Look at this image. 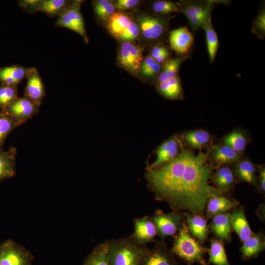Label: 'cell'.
<instances>
[{
  "label": "cell",
  "instance_id": "cell-1",
  "mask_svg": "<svg viewBox=\"0 0 265 265\" xmlns=\"http://www.w3.org/2000/svg\"><path fill=\"white\" fill-rule=\"evenodd\" d=\"M210 148L196 154L183 147L172 160L155 169L146 168L148 188L156 199L165 201L173 211L204 215L208 199L224 193L210 185L215 169L208 164Z\"/></svg>",
  "mask_w": 265,
  "mask_h": 265
},
{
  "label": "cell",
  "instance_id": "cell-2",
  "mask_svg": "<svg viewBox=\"0 0 265 265\" xmlns=\"http://www.w3.org/2000/svg\"><path fill=\"white\" fill-rule=\"evenodd\" d=\"M108 242L109 265H139L148 249L137 243L132 235Z\"/></svg>",
  "mask_w": 265,
  "mask_h": 265
},
{
  "label": "cell",
  "instance_id": "cell-3",
  "mask_svg": "<svg viewBox=\"0 0 265 265\" xmlns=\"http://www.w3.org/2000/svg\"><path fill=\"white\" fill-rule=\"evenodd\" d=\"M171 248L174 255L183 259L187 265L198 263L207 265L204 255L206 250L189 232L184 222Z\"/></svg>",
  "mask_w": 265,
  "mask_h": 265
},
{
  "label": "cell",
  "instance_id": "cell-4",
  "mask_svg": "<svg viewBox=\"0 0 265 265\" xmlns=\"http://www.w3.org/2000/svg\"><path fill=\"white\" fill-rule=\"evenodd\" d=\"M84 1L72 0L69 6L58 16L54 26L68 28L81 36L84 42L89 41L80 8Z\"/></svg>",
  "mask_w": 265,
  "mask_h": 265
},
{
  "label": "cell",
  "instance_id": "cell-5",
  "mask_svg": "<svg viewBox=\"0 0 265 265\" xmlns=\"http://www.w3.org/2000/svg\"><path fill=\"white\" fill-rule=\"evenodd\" d=\"M175 16L164 17L154 14L140 13L136 18V23L140 33L146 39L156 40L161 38L167 32L169 22Z\"/></svg>",
  "mask_w": 265,
  "mask_h": 265
},
{
  "label": "cell",
  "instance_id": "cell-6",
  "mask_svg": "<svg viewBox=\"0 0 265 265\" xmlns=\"http://www.w3.org/2000/svg\"><path fill=\"white\" fill-rule=\"evenodd\" d=\"M160 240L164 241L168 237H175L184 222L185 217L180 212L173 211L165 213L161 210H157L151 216Z\"/></svg>",
  "mask_w": 265,
  "mask_h": 265
},
{
  "label": "cell",
  "instance_id": "cell-7",
  "mask_svg": "<svg viewBox=\"0 0 265 265\" xmlns=\"http://www.w3.org/2000/svg\"><path fill=\"white\" fill-rule=\"evenodd\" d=\"M33 260L29 250L11 239L0 244V265H31Z\"/></svg>",
  "mask_w": 265,
  "mask_h": 265
},
{
  "label": "cell",
  "instance_id": "cell-8",
  "mask_svg": "<svg viewBox=\"0 0 265 265\" xmlns=\"http://www.w3.org/2000/svg\"><path fill=\"white\" fill-rule=\"evenodd\" d=\"M143 59L142 49L132 42H123L117 54L121 67L134 76H138Z\"/></svg>",
  "mask_w": 265,
  "mask_h": 265
},
{
  "label": "cell",
  "instance_id": "cell-9",
  "mask_svg": "<svg viewBox=\"0 0 265 265\" xmlns=\"http://www.w3.org/2000/svg\"><path fill=\"white\" fill-rule=\"evenodd\" d=\"M139 265H178L175 255L164 241L156 240L148 248Z\"/></svg>",
  "mask_w": 265,
  "mask_h": 265
},
{
  "label": "cell",
  "instance_id": "cell-10",
  "mask_svg": "<svg viewBox=\"0 0 265 265\" xmlns=\"http://www.w3.org/2000/svg\"><path fill=\"white\" fill-rule=\"evenodd\" d=\"M184 146L179 135H175L163 141L155 150L156 159L147 168H159L174 159L181 152Z\"/></svg>",
  "mask_w": 265,
  "mask_h": 265
},
{
  "label": "cell",
  "instance_id": "cell-11",
  "mask_svg": "<svg viewBox=\"0 0 265 265\" xmlns=\"http://www.w3.org/2000/svg\"><path fill=\"white\" fill-rule=\"evenodd\" d=\"M40 107L24 96L18 97L4 110L1 111L21 125L37 114Z\"/></svg>",
  "mask_w": 265,
  "mask_h": 265
},
{
  "label": "cell",
  "instance_id": "cell-12",
  "mask_svg": "<svg viewBox=\"0 0 265 265\" xmlns=\"http://www.w3.org/2000/svg\"><path fill=\"white\" fill-rule=\"evenodd\" d=\"M228 0H184L179 2L181 4V13L187 19L203 15H212L215 7L221 3L228 4Z\"/></svg>",
  "mask_w": 265,
  "mask_h": 265
},
{
  "label": "cell",
  "instance_id": "cell-13",
  "mask_svg": "<svg viewBox=\"0 0 265 265\" xmlns=\"http://www.w3.org/2000/svg\"><path fill=\"white\" fill-rule=\"evenodd\" d=\"M168 40L170 49L179 55L189 54L194 41L192 33L186 26L171 30Z\"/></svg>",
  "mask_w": 265,
  "mask_h": 265
},
{
  "label": "cell",
  "instance_id": "cell-14",
  "mask_svg": "<svg viewBox=\"0 0 265 265\" xmlns=\"http://www.w3.org/2000/svg\"><path fill=\"white\" fill-rule=\"evenodd\" d=\"M24 96L40 107L46 95V89L36 67H31L27 77Z\"/></svg>",
  "mask_w": 265,
  "mask_h": 265
},
{
  "label": "cell",
  "instance_id": "cell-15",
  "mask_svg": "<svg viewBox=\"0 0 265 265\" xmlns=\"http://www.w3.org/2000/svg\"><path fill=\"white\" fill-rule=\"evenodd\" d=\"M133 224L134 232L132 236L137 243L146 245L147 243L156 241L157 230L151 216L146 215L135 218Z\"/></svg>",
  "mask_w": 265,
  "mask_h": 265
},
{
  "label": "cell",
  "instance_id": "cell-16",
  "mask_svg": "<svg viewBox=\"0 0 265 265\" xmlns=\"http://www.w3.org/2000/svg\"><path fill=\"white\" fill-rule=\"evenodd\" d=\"M186 219L187 228L191 236L202 245L207 240L210 231L204 215L188 212H182Z\"/></svg>",
  "mask_w": 265,
  "mask_h": 265
},
{
  "label": "cell",
  "instance_id": "cell-17",
  "mask_svg": "<svg viewBox=\"0 0 265 265\" xmlns=\"http://www.w3.org/2000/svg\"><path fill=\"white\" fill-rule=\"evenodd\" d=\"M242 155L228 146L216 144L210 148L209 159L215 168L224 164H234L242 157Z\"/></svg>",
  "mask_w": 265,
  "mask_h": 265
},
{
  "label": "cell",
  "instance_id": "cell-18",
  "mask_svg": "<svg viewBox=\"0 0 265 265\" xmlns=\"http://www.w3.org/2000/svg\"><path fill=\"white\" fill-rule=\"evenodd\" d=\"M208 228L215 238L223 242L232 241V228L230 212H227L217 214L211 218Z\"/></svg>",
  "mask_w": 265,
  "mask_h": 265
},
{
  "label": "cell",
  "instance_id": "cell-19",
  "mask_svg": "<svg viewBox=\"0 0 265 265\" xmlns=\"http://www.w3.org/2000/svg\"><path fill=\"white\" fill-rule=\"evenodd\" d=\"M213 172L211 180L215 187L223 193L231 190L238 183L234 167L230 164H224Z\"/></svg>",
  "mask_w": 265,
  "mask_h": 265
},
{
  "label": "cell",
  "instance_id": "cell-20",
  "mask_svg": "<svg viewBox=\"0 0 265 265\" xmlns=\"http://www.w3.org/2000/svg\"><path fill=\"white\" fill-rule=\"evenodd\" d=\"M182 145L189 149H199L211 146L212 138L211 134L203 129L189 130L179 135Z\"/></svg>",
  "mask_w": 265,
  "mask_h": 265
},
{
  "label": "cell",
  "instance_id": "cell-21",
  "mask_svg": "<svg viewBox=\"0 0 265 265\" xmlns=\"http://www.w3.org/2000/svg\"><path fill=\"white\" fill-rule=\"evenodd\" d=\"M223 194L210 197L206 204L205 217L207 219L232 210L239 205L236 199L224 196Z\"/></svg>",
  "mask_w": 265,
  "mask_h": 265
},
{
  "label": "cell",
  "instance_id": "cell-22",
  "mask_svg": "<svg viewBox=\"0 0 265 265\" xmlns=\"http://www.w3.org/2000/svg\"><path fill=\"white\" fill-rule=\"evenodd\" d=\"M230 217L232 228L241 242L244 241L254 234L246 217L243 206H238L233 209L230 213Z\"/></svg>",
  "mask_w": 265,
  "mask_h": 265
},
{
  "label": "cell",
  "instance_id": "cell-23",
  "mask_svg": "<svg viewBox=\"0 0 265 265\" xmlns=\"http://www.w3.org/2000/svg\"><path fill=\"white\" fill-rule=\"evenodd\" d=\"M31 69L17 64L0 67V84L18 86L26 78Z\"/></svg>",
  "mask_w": 265,
  "mask_h": 265
},
{
  "label": "cell",
  "instance_id": "cell-24",
  "mask_svg": "<svg viewBox=\"0 0 265 265\" xmlns=\"http://www.w3.org/2000/svg\"><path fill=\"white\" fill-rule=\"evenodd\" d=\"M234 164L235 175L238 181L247 183L258 187V181L256 175L258 167L251 160L242 157Z\"/></svg>",
  "mask_w": 265,
  "mask_h": 265
},
{
  "label": "cell",
  "instance_id": "cell-25",
  "mask_svg": "<svg viewBox=\"0 0 265 265\" xmlns=\"http://www.w3.org/2000/svg\"><path fill=\"white\" fill-rule=\"evenodd\" d=\"M242 242L240 249L244 261L256 258L265 249V237L262 231L254 233Z\"/></svg>",
  "mask_w": 265,
  "mask_h": 265
},
{
  "label": "cell",
  "instance_id": "cell-26",
  "mask_svg": "<svg viewBox=\"0 0 265 265\" xmlns=\"http://www.w3.org/2000/svg\"><path fill=\"white\" fill-rule=\"evenodd\" d=\"M156 87L158 92L166 99L171 100H181L184 98L181 79L179 76L156 83Z\"/></svg>",
  "mask_w": 265,
  "mask_h": 265
},
{
  "label": "cell",
  "instance_id": "cell-27",
  "mask_svg": "<svg viewBox=\"0 0 265 265\" xmlns=\"http://www.w3.org/2000/svg\"><path fill=\"white\" fill-rule=\"evenodd\" d=\"M16 155L17 150L14 147L7 151L0 149V182L15 175Z\"/></svg>",
  "mask_w": 265,
  "mask_h": 265
},
{
  "label": "cell",
  "instance_id": "cell-28",
  "mask_svg": "<svg viewBox=\"0 0 265 265\" xmlns=\"http://www.w3.org/2000/svg\"><path fill=\"white\" fill-rule=\"evenodd\" d=\"M190 57L189 54L177 55L162 64L161 70L156 80V84L173 79L179 76L180 69L186 60Z\"/></svg>",
  "mask_w": 265,
  "mask_h": 265
},
{
  "label": "cell",
  "instance_id": "cell-29",
  "mask_svg": "<svg viewBox=\"0 0 265 265\" xmlns=\"http://www.w3.org/2000/svg\"><path fill=\"white\" fill-rule=\"evenodd\" d=\"M224 242L213 237L210 240L208 250L209 263L214 265H230L224 246Z\"/></svg>",
  "mask_w": 265,
  "mask_h": 265
},
{
  "label": "cell",
  "instance_id": "cell-30",
  "mask_svg": "<svg viewBox=\"0 0 265 265\" xmlns=\"http://www.w3.org/2000/svg\"><path fill=\"white\" fill-rule=\"evenodd\" d=\"M132 21L128 14L124 12H115L107 20V27L109 33L117 38Z\"/></svg>",
  "mask_w": 265,
  "mask_h": 265
},
{
  "label": "cell",
  "instance_id": "cell-31",
  "mask_svg": "<svg viewBox=\"0 0 265 265\" xmlns=\"http://www.w3.org/2000/svg\"><path fill=\"white\" fill-rule=\"evenodd\" d=\"M222 142V144L230 147L242 155L247 145L248 139L243 131L235 129L224 136Z\"/></svg>",
  "mask_w": 265,
  "mask_h": 265
},
{
  "label": "cell",
  "instance_id": "cell-32",
  "mask_svg": "<svg viewBox=\"0 0 265 265\" xmlns=\"http://www.w3.org/2000/svg\"><path fill=\"white\" fill-rule=\"evenodd\" d=\"M82 265H109L108 240L98 244L84 260Z\"/></svg>",
  "mask_w": 265,
  "mask_h": 265
},
{
  "label": "cell",
  "instance_id": "cell-33",
  "mask_svg": "<svg viewBox=\"0 0 265 265\" xmlns=\"http://www.w3.org/2000/svg\"><path fill=\"white\" fill-rule=\"evenodd\" d=\"M151 10L154 15L167 17L173 16V14L181 13L180 2L167 0H155L151 5Z\"/></svg>",
  "mask_w": 265,
  "mask_h": 265
},
{
  "label": "cell",
  "instance_id": "cell-34",
  "mask_svg": "<svg viewBox=\"0 0 265 265\" xmlns=\"http://www.w3.org/2000/svg\"><path fill=\"white\" fill-rule=\"evenodd\" d=\"M202 29L205 32L207 51L211 64L214 62L219 47L218 36L212 26V18L208 20Z\"/></svg>",
  "mask_w": 265,
  "mask_h": 265
},
{
  "label": "cell",
  "instance_id": "cell-35",
  "mask_svg": "<svg viewBox=\"0 0 265 265\" xmlns=\"http://www.w3.org/2000/svg\"><path fill=\"white\" fill-rule=\"evenodd\" d=\"M72 1L68 0H42L39 12L52 18L58 17Z\"/></svg>",
  "mask_w": 265,
  "mask_h": 265
},
{
  "label": "cell",
  "instance_id": "cell-36",
  "mask_svg": "<svg viewBox=\"0 0 265 265\" xmlns=\"http://www.w3.org/2000/svg\"><path fill=\"white\" fill-rule=\"evenodd\" d=\"M20 125L15 119L0 111V149L2 148L8 135Z\"/></svg>",
  "mask_w": 265,
  "mask_h": 265
},
{
  "label": "cell",
  "instance_id": "cell-37",
  "mask_svg": "<svg viewBox=\"0 0 265 265\" xmlns=\"http://www.w3.org/2000/svg\"><path fill=\"white\" fill-rule=\"evenodd\" d=\"M92 5L96 17L102 22H106L115 12L114 2L109 0H95Z\"/></svg>",
  "mask_w": 265,
  "mask_h": 265
},
{
  "label": "cell",
  "instance_id": "cell-38",
  "mask_svg": "<svg viewBox=\"0 0 265 265\" xmlns=\"http://www.w3.org/2000/svg\"><path fill=\"white\" fill-rule=\"evenodd\" d=\"M251 32L261 40L265 38V5L262 1L259 10L253 20L251 28Z\"/></svg>",
  "mask_w": 265,
  "mask_h": 265
},
{
  "label": "cell",
  "instance_id": "cell-39",
  "mask_svg": "<svg viewBox=\"0 0 265 265\" xmlns=\"http://www.w3.org/2000/svg\"><path fill=\"white\" fill-rule=\"evenodd\" d=\"M18 97V86L0 84V111L4 110Z\"/></svg>",
  "mask_w": 265,
  "mask_h": 265
},
{
  "label": "cell",
  "instance_id": "cell-40",
  "mask_svg": "<svg viewBox=\"0 0 265 265\" xmlns=\"http://www.w3.org/2000/svg\"><path fill=\"white\" fill-rule=\"evenodd\" d=\"M139 33L138 25L132 20L117 39L123 42H132L138 37Z\"/></svg>",
  "mask_w": 265,
  "mask_h": 265
},
{
  "label": "cell",
  "instance_id": "cell-41",
  "mask_svg": "<svg viewBox=\"0 0 265 265\" xmlns=\"http://www.w3.org/2000/svg\"><path fill=\"white\" fill-rule=\"evenodd\" d=\"M42 0H19L18 6L24 12L28 14H33L39 12Z\"/></svg>",
  "mask_w": 265,
  "mask_h": 265
},
{
  "label": "cell",
  "instance_id": "cell-42",
  "mask_svg": "<svg viewBox=\"0 0 265 265\" xmlns=\"http://www.w3.org/2000/svg\"><path fill=\"white\" fill-rule=\"evenodd\" d=\"M211 18L212 15H203L191 18L187 20L192 31L194 33L199 29H202L206 23Z\"/></svg>",
  "mask_w": 265,
  "mask_h": 265
},
{
  "label": "cell",
  "instance_id": "cell-43",
  "mask_svg": "<svg viewBox=\"0 0 265 265\" xmlns=\"http://www.w3.org/2000/svg\"><path fill=\"white\" fill-rule=\"evenodd\" d=\"M140 2L138 0H117L114 2V4L116 10L124 12L136 7Z\"/></svg>",
  "mask_w": 265,
  "mask_h": 265
},
{
  "label": "cell",
  "instance_id": "cell-44",
  "mask_svg": "<svg viewBox=\"0 0 265 265\" xmlns=\"http://www.w3.org/2000/svg\"><path fill=\"white\" fill-rule=\"evenodd\" d=\"M162 68V64H159L157 62L148 68L146 70L141 73V74L147 78H154L156 80L159 75Z\"/></svg>",
  "mask_w": 265,
  "mask_h": 265
},
{
  "label": "cell",
  "instance_id": "cell-45",
  "mask_svg": "<svg viewBox=\"0 0 265 265\" xmlns=\"http://www.w3.org/2000/svg\"><path fill=\"white\" fill-rule=\"evenodd\" d=\"M258 171L259 172V183L258 188L259 192L263 195H265V168L262 165L258 167Z\"/></svg>",
  "mask_w": 265,
  "mask_h": 265
},
{
  "label": "cell",
  "instance_id": "cell-46",
  "mask_svg": "<svg viewBox=\"0 0 265 265\" xmlns=\"http://www.w3.org/2000/svg\"><path fill=\"white\" fill-rule=\"evenodd\" d=\"M169 51V50L165 45L159 44L153 47L150 52V55L155 59L160 54Z\"/></svg>",
  "mask_w": 265,
  "mask_h": 265
},
{
  "label": "cell",
  "instance_id": "cell-47",
  "mask_svg": "<svg viewBox=\"0 0 265 265\" xmlns=\"http://www.w3.org/2000/svg\"><path fill=\"white\" fill-rule=\"evenodd\" d=\"M156 61L150 55L143 58L140 67V72L142 73L148 68L153 65Z\"/></svg>",
  "mask_w": 265,
  "mask_h": 265
}]
</instances>
